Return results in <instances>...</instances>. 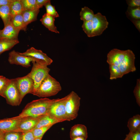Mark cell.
I'll return each instance as SVG.
<instances>
[{
	"label": "cell",
	"mask_w": 140,
	"mask_h": 140,
	"mask_svg": "<svg viewBox=\"0 0 140 140\" xmlns=\"http://www.w3.org/2000/svg\"><path fill=\"white\" fill-rule=\"evenodd\" d=\"M32 62L33 66L31 70L27 75L33 81L34 87L33 92L38 88L45 78L49 74L50 69L48 67V65L45 62L33 61Z\"/></svg>",
	"instance_id": "3"
},
{
	"label": "cell",
	"mask_w": 140,
	"mask_h": 140,
	"mask_svg": "<svg viewBox=\"0 0 140 140\" xmlns=\"http://www.w3.org/2000/svg\"><path fill=\"white\" fill-rule=\"evenodd\" d=\"M95 14L93 10L87 7L82 8L80 12V19L83 22L91 21Z\"/></svg>",
	"instance_id": "24"
},
{
	"label": "cell",
	"mask_w": 140,
	"mask_h": 140,
	"mask_svg": "<svg viewBox=\"0 0 140 140\" xmlns=\"http://www.w3.org/2000/svg\"><path fill=\"white\" fill-rule=\"evenodd\" d=\"M124 140H140V129L132 131H129L126 135Z\"/></svg>",
	"instance_id": "34"
},
{
	"label": "cell",
	"mask_w": 140,
	"mask_h": 140,
	"mask_svg": "<svg viewBox=\"0 0 140 140\" xmlns=\"http://www.w3.org/2000/svg\"><path fill=\"white\" fill-rule=\"evenodd\" d=\"M59 82L48 74L32 94L40 97H46L56 95L61 90Z\"/></svg>",
	"instance_id": "2"
},
{
	"label": "cell",
	"mask_w": 140,
	"mask_h": 140,
	"mask_svg": "<svg viewBox=\"0 0 140 140\" xmlns=\"http://www.w3.org/2000/svg\"><path fill=\"white\" fill-rule=\"evenodd\" d=\"M22 133L21 132L10 131L5 133L4 140H22Z\"/></svg>",
	"instance_id": "29"
},
{
	"label": "cell",
	"mask_w": 140,
	"mask_h": 140,
	"mask_svg": "<svg viewBox=\"0 0 140 140\" xmlns=\"http://www.w3.org/2000/svg\"><path fill=\"white\" fill-rule=\"evenodd\" d=\"M1 31H2V30H0V37L1 34Z\"/></svg>",
	"instance_id": "44"
},
{
	"label": "cell",
	"mask_w": 140,
	"mask_h": 140,
	"mask_svg": "<svg viewBox=\"0 0 140 140\" xmlns=\"http://www.w3.org/2000/svg\"><path fill=\"white\" fill-rule=\"evenodd\" d=\"M67 95L61 99H55L51 105L48 114L62 122L67 121L65 103Z\"/></svg>",
	"instance_id": "5"
},
{
	"label": "cell",
	"mask_w": 140,
	"mask_h": 140,
	"mask_svg": "<svg viewBox=\"0 0 140 140\" xmlns=\"http://www.w3.org/2000/svg\"><path fill=\"white\" fill-rule=\"evenodd\" d=\"M87 138L83 137H78L71 138V140H86Z\"/></svg>",
	"instance_id": "41"
},
{
	"label": "cell",
	"mask_w": 140,
	"mask_h": 140,
	"mask_svg": "<svg viewBox=\"0 0 140 140\" xmlns=\"http://www.w3.org/2000/svg\"><path fill=\"white\" fill-rule=\"evenodd\" d=\"M19 119L11 118L0 120V132L3 134L10 131H14L16 128Z\"/></svg>",
	"instance_id": "15"
},
{
	"label": "cell",
	"mask_w": 140,
	"mask_h": 140,
	"mask_svg": "<svg viewBox=\"0 0 140 140\" xmlns=\"http://www.w3.org/2000/svg\"><path fill=\"white\" fill-rule=\"evenodd\" d=\"M39 117L27 116L19 119L14 131L24 133L33 129L37 124Z\"/></svg>",
	"instance_id": "9"
},
{
	"label": "cell",
	"mask_w": 140,
	"mask_h": 140,
	"mask_svg": "<svg viewBox=\"0 0 140 140\" xmlns=\"http://www.w3.org/2000/svg\"><path fill=\"white\" fill-rule=\"evenodd\" d=\"M44 6L46 9V13L54 17L55 18L59 17L54 6L51 4L50 0H49Z\"/></svg>",
	"instance_id": "33"
},
{
	"label": "cell",
	"mask_w": 140,
	"mask_h": 140,
	"mask_svg": "<svg viewBox=\"0 0 140 140\" xmlns=\"http://www.w3.org/2000/svg\"><path fill=\"white\" fill-rule=\"evenodd\" d=\"M82 27L88 37H93V29L91 21L83 22Z\"/></svg>",
	"instance_id": "32"
},
{
	"label": "cell",
	"mask_w": 140,
	"mask_h": 140,
	"mask_svg": "<svg viewBox=\"0 0 140 140\" xmlns=\"http://www.w3.org/2000/svg\"><path fill=\"white\" fill-rule=\"evenodd\" d=\"M49 0H36L38 8L39 9L44 6Z\"/></svg>",
	"instance_id": "38"
},
{
	"label": "cell",
	"mask_w": 140,
	"mask_h": 140,
	"mask_svg": "<svg viewBox=\"0 0 140 140\" xmlns=\"http://www.w3.org/2000/svg\"><path fill=\"white\" fill-rule=\"evenodd\" d=\"M133 93L137 104L140 106V79L137 80L136 84L134 89Z\"/></svg>",
	"instance_id": "35"
},
{
	"label": "cell",
	"mask_w": 140,
	"mask_h": 140,
	"mask_svg": "<svg viewBox=\"0 0 140 140\" xmlns=\"http://www.w3.org/2000/svg\"><path fill=\"white\" fill-rule=\"evenodd\" d=\"M62 122V121L56 119L48 114H47L39 117L38 122L34 129L53 125L57 123Z\"/></svg>",
	"instance_id": "16"
},
{
	"label": "cell",
	"mask_w": 140,
	"mask_h": 140,
	"mask_svg": "<svg viewBox=\"0 0 140 140\" xmlns=\"http://www.w3.org/2000/svg\"><path fill=\"white\" fill-rule=\"evenodd\" d=\"M39 12V9L23 11L24 23L26 28V29L29 24L37 20V15Z\"/></svg>",
	"instance_id": "19"
},
{
	"label": "cell",
	"mask_w": 140,
	"mask_h": 140,
	"mask_svg": "<svg viewBox=\"0 0 140 140\" xmlns=\"http://www.w3.org/2000/svg\"><path fill=\"white\" fill-rule=\"evenodd\" d=\"M53 125L42 127L33 129L32 131L35 138L42 137L44 134Z\"/></svg>",
	"instance_id": "30"
},
{
	"label": "cell",
	"mask_w": 140,
	"mask_h": 140,
	"mask_svg": "<svg viewBox=\"0 0 140 140\" xmlns=\"http://www.w3.org/2000/svg\"><path fill=\"white\" fill-rule=\"evenodd\" d=\"M4 134L1 132H0V140H4Z\"/></svg>",
	"instance_id": "42"
},
{
	"label": "cell",
	"mask_w": 140,
	"mask_h": 140,
	"mask_svg": "<svg viewBox=\"0 0 140 140\" xmlns=\"http://www.w3.org/2000/svg\"><path fill=\"white\" fill-rule=\"evenodd\" d=\"M11 18L16 15L22 13L23 11L21 0H13L10 5Z\"/></svg>",
	"instance_id": "25"
},
{
	"label": "cell",
	"mask_w": 140,
	"mask_h": 140,
	"mask_svg": "<svg viewBox=\"0 0 140 140\" xmlns=\"http://www.w3.org/2000/svg\"><path fill=\"white\" fill-rule=\"evenodd\" d=\"M21 1L23 5V11L38 9L36 0H21Z\"/></svg>",
	"instance_id": "28"
},
{
	"label": "cell",
	"mask_w": 140,
	"mask_h": 140,
	"mask_svg": "<svg viewBox=\"0 0 140 140\" xmlns=\"http://www.w3.org/2000/svg\"><path fill=\"white\" fill-rule=\"evenodd\" d=\"M126 2L129 8H135L140 7V0H126Z\"/></svg>",
	"instance_id": "37"
},
{
	"label": "cell",
	"mask_w": 140,
	"mask_h": 140,
	"mask_svg": "<svg viewBox=\"0 0 140 140\" xmlns=\"http://www.w3.org/2000/svg\"><path fill=\"white\" fill-rule=\"evenodd\" d=\"M15 79L22 100L27 94H32L34 89V82L28 75Z\"/></svg>",
	"instance_id": "7"
},
{
	"label": "cell",
	"mask_w": 140,
	"mask_h": 140,
	"mask_svg": "<svg viewBox=\"0 0 140 140\" xmlns=\"http://www.w3.org/2000/svg\"><path fill=\"white\" fill-rule=\"evenodd\" d=\"M10 79L5 77L0 76V96L4 97L5 91L9 84Z\"/></svg>",
	"instance_id": "31"
},
{
	"label": "cell",
	"mask_w": 140,
	"mask_h": 140,
	"mask_svg": "<svg viewBox=\"0 0 140 140\" xmlns=\"http://www.w3.org/2000/svg\"><path fill=\"white\" fill-rule=\"evenodd\" d=\"M126 14L127 18L131 21L140 20V7L135 8L128 7Z\"/></svg>",
	"instance_id": "26"
},
{
	"label": "cell",
	"mask_w": 140,
	"mask_h": 140,
	"mask_svg": "<svg viewBox=\"0 0 140 140\" xmlns=\"http://www.w3.org/2000/svg\"><path fill=\"white\" fill-rule=\"evenodd\" d=\"M22 133V140H35V138L32 131Z\"/></svg>",
	"instance_id": "36"
},
{
	"label": "cell",
	"mask_w": 140,
	"mask_h": 140,
	"mask_svg": "<svg viewBox=\"0 0 140 140\" xmlns=\"http://www.w3.org/2000/svg\"><path fill=\"white\" fill-rule=\"evenodd\" d=\"M13 0H0V7L5 5L11 4Z\"/></svg>",
	"instance_id": "39"
},
{
	"label": "cell",
	"mask_w": 140,
	"mask_h": 140,
	"mask_svg": "<svg viewBox=\"0 0 140 140\" xmlns=\"http://www.w3.org/2000/svg\"><path fill=\"white\" fill-rule=\"evenodd\" d=\"M18 40H10L6 39L0 40V55L3 52L10 50L18 43Z\"/></svg>",
	"instance_id": "21"
},
{
	"label": "cell",
	"mask_w": 140,
	"mask_h": 140,
	"mask_svg": "<svg viewBox=\"0 0 140 140\" xmlns=\"http://www.w3.org/2000/svg\"><path fill=\"white\" fill-rule=\"evenodd\" d=\"M9 56L8 61L10 64L19 65L25 67H30V62L34 61L32 58L22 55L14 50L10 52Z\"/></svg>",
	"instance_id": "12"
},
{
	"label": "cell",
	"mask_w": 140,
	"mask_h": 140,
	"mask_svg": "<svg viewBox=\"0 0 140 140\" xmlns=\"http://www.w3.org/2000/svg\"><path fill=\"white\" fill-rule=\"evenodd\" d=\"M11 22L15 27L20 30H26V29L25 27L24 24L22 12L12 17Z\"/></svg>",
	"instance_id": "23"
},
{
	"label": "cell",
	"mask_w": 140,
	"mask_h": 140,
	"mask_svg": "<svg viewBox=\"0 0 140 140\" xmlns=\"http://www.w3.org/2000/svg\"><path fill=\"white\" fill-rule=\"evenodd\" d=\"M135 56L133 52L128 50L125 58L118 66L122 77L130 72H133L136 70L135 65Z\"/></svg>",
	"instance_id": "10"
},
{
	"label": "cell",
	"mask_w": 140,
	"mask_h": 140,
	"mask_svg": "<svg viewBox=\"0 0 140 140\" xmlns=\"http://www.w3.org/2000/svg\"><path fill=\"white\" fill-rule=\"evenodd\" d=\"M55 99L45 97L33 100L26 105L18 116L11 118L18 119L27 116L38 117L48 114L50 107Z\"/></svg>",
	"instance_id": "1"
},
{
	"label": "cell",
	"mask_w": 140,
	"mask_h": 140,
	"mask_svg": "<svg viewBox=\"0 0 140 140\" xmlns=\"http://www.w3.org/2000/svg\"><path fill=\"white\" fill-rule=\"evenodd\" d=\"M42 137H40L35 138V140H41L42 139Z\"/></svg>",
	"instance_id": "43"
},
{
	"label": "cell",
	"mask_w": 140,
	"mask_h": 140,
	"mask_svg": "<svg viewBox=\"0 0 140 140\" xmlns=\"http://www.w3.org/2000/svg\"><path fill=\"white\" fill-rule=\"evenodd\" d=\"M109 69L110 80L116 79L122 77L120 69L118 66L109 65Z\"/></svg>",
	"instance_id": "27"
},
{
	"label": "cell",
	"mask_w": 140,
	"mask_h": 140,
	"mask_svg": "<svg viewBox=\"0 0 140 140\" xmlns=\"http://www.w3.org/2000/svg\"><path fill=\"white\" fill-rule=\"evenodd\" d=\"M4 97L7 103L12 106H19L21 103L22 100L15 79H10L4 93Z\"/></svg>",
	"instance_id": "6"
},
{
	"label": "cell",
	"mask_w": 140,
	"mask_h": 140,
	"mask_svg": "<svg viewBox=\"0 0 140 140\" xmlns=\"http://www.w3.org/2000/svg\"><path fill=\"white\" fill-rule=\"evenodd\" d=\"M10 5H5L0 7V17L3 22L4 27L11 22V16Z\"/></svg>",
	"instance_id": "20"
},
{
	"label": "cell",
	"mask_w": 140,
	"mask_h": 140,
	"mask_svg": "<svg viewBox=\"0 0 140 140\" xmlns=\"http://www.w3.org/2000/svg\"><path fill=\"white\" fill-rule=\"evenodd\" d=\"M91 21L93 29V37L102 34L107 28L109 24L105 16L100 12L95 15Z\"/></svg>",
	"instance_id": "8"
},
{
	"label": "cell",
	"mask_w": 140,
	"mask_h": 140,
	"mask_svg": "<svg viewBox=\"0 0 140 140\" xmlns=\"http://www.w3.org/2000/svg\"></svg>",
	"instance_id": "45"
},
{
	"label": "cell",
	"mask_w": 140,
	"mask_h": 140,
	"mask_svg": "<svg viewBox=\"0 0 140 140\" xmlns=\"http://www.w3.org/2000/svg\"><path fill=\"white\" fill-rule=\"evenodd\" d=\"M20 30L14 27L10 22L2 30L0 40L6 39L10 40H18V36Z\"/></svg>",
	"instance_id": "14"
},
{
	"label": "cell",
	"mask_w": 140,
	"mask_h": 140,
	"mask_svg": "<svg viewBox=\"0 0 140 140\" xmlns=\"http://www.w3.org/2000/svg\"><path fill=\"white\" fill-rule=\"evenodd\" d=\"M128 50H121L117 48L112 49L108 53L107 63L109 65H115L118 66L125 58Z\"/></svg>",
	"instance_id": "13"
},
{
	"label": "cell",
	"mask_w": 140,
	"mask_h": 140,
	"mask_svg": "<svg viewBox=\"0 0 140 140\" xmlns=\"http://www.w3.org/2000/svg\"><path fill=\"white\" fill-rule=\"evenodd\" d=\"M131 22L134 25L137 29L140 32V20H131Z\"/></svg>",
	"instance_id": "40"
},
{
	"label": "cell",
	"mask_w": 140,
	"mask_h": 140,
	"mask_svg": "<svg viewBox=\"0 0 140 140\" xmlns=\"http://www.w3.org/2000/svg\"><path fill=\"white\" fill-rule=\"evenodd\" d=\"M20 55L32 58L35 61L45 62L48 65L52 62V60L42 51L32 47L23 53H19Z\"/></svg>",
	"instance_id": "11"
},
{
	"label": "cell",
	"mask_w": 140,
	"mask_h": 140,
	"mask_svg": "<svg viewBox=\"0 0 140 140\" xmlns=\"http://www.w3.org/2000/svg\"><path fill=\"white\" fill-rule=\"evenodd\" d=\"M127 127L130 131H132L140 129V115L137 114L128 120Z\"/></svg>",
	"instance_id": "22"
},
{
	"label": "cell",
	"mask_w": 140,
	"mask_h": 140,
	"mask_svg": "<svg viewBox=\"0 0 140 140\" xmlns=\"http://www.w3.org/2000/svg\"><path fill=\"white\" fill-rule=\"evenodd\" d=\"M67 95L65 103L66 110L67 121H70L75 119L78 116L81 98L74 91Z\"/></svg>",
	"instance_id": "4"
},
{
	"label": "cell",
	"mask_w": 140,
	"mask_h": 140,
	"mask_svg": "<svg viewBox=\"0 0 140 140\" xmlns=\"http://www.w3.org/2000/svg\"><path fill=\"white\" fill-rule=\"evenodd\" d=\"M55 18L47 13L44 14L40 19L42 24L48 30L56 33H59L54 25Z\"/></svg>",
	"instance_id": "18"
},
{
	"label": "cell",
	"mask_w": 140,
	"mask_h": 140,
	"mask_svg": "<svg viewBox=\"0 0 140 140\" xmlns=\"http://www.w3.org/2000/svg\"><path fill=\"white\" fill-rule=\"evenodd\" d=\"M70 138L78 137H88L87 129L86 127L82 124H78L73 126L70 132Z\"/></svg>",
	"instance_id": "17"
}]
</instances>
